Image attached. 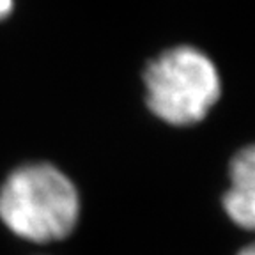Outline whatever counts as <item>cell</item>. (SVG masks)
<instances>
[{
  "mask_svg": "<svg viewBox=\"0 0 255 255\" xmlns=\"http://www.w3.org/2000/svg\"><path fill=\"white\" fill-rule=\"evenodd\" d=\"M225 209L239 227L255 231V145L236 154L231 163V190L225 193Z\"/></svg>",
  "mask_w": 255,
  "mask_h": 255,
  "instance_id": "cell-3",
  "label": "cell"
},
{
  "mask_svg": "<svg viewBox=\"0 0 255 255\" xmlns=\"http://www.w3.org/2000/svg\"><path fill=\"white\" fill-rule=\"evenodd\" d=\"M12 9V0H0V18H4L11 12Z\"/></svg>",
  "mask_w": 255,
  "mask_h": 255,
  "instance_id": "cell-4",
  "label": "cell"
},
{
  "mask_svg": "<svg viewBox=\"0 0 255 255\" xmlns=\"http://www.w3.org/2000/svg\"><path fill=\"white\" fill-rule=\"evenodd\" d=\"M239 255H255V243L250 245V247H247Z\"/></svg>",
  "mask_w": 255,
  "mask_h": 255,
  "instance_id": "cell-5",
  "label": "cell"
},
{
  "mask_svg": "<svg viewBox=\"0 0 255 255\" xmlns=\"http://www.w3.org/2000/svg\"><path fill=\"white\" fill-rule=\"evenodd\" d=\"M147 105L175 126L199 123L216 103L220 78L213 62L190 46L168 50L145 71Z\"/></svg>",
  "mask_w": 255,
  "mask_h": 255,
  "instance_id": "cell-2",
  "label": "cell"
},
{
  "mask_svg": "<svg viewBox=\"0 0 255 255\" xmlns=\"http://www.w3.org/2000/svg\"><path fill=\"white\" fill-rule=\"evenodd\" d=\"M78 193L52 165H27L14 170L0 190V218L14 234L48 243L62 239L78 220Z\"/></svg>",
  "mask_w": 255,
  "mask_h": 255,
  "instance_id": "cell-1",
  "label": "cell"
}]
</instances>
